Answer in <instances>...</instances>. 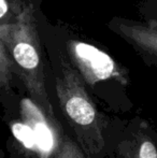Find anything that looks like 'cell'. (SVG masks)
Returning a JSON list of instances; mask_svg holds the SVG:
<instances>
[{"mask_svg": "<svg viewBox=\"0 0 157 158\" xmlns=\"http://www.w3.org/2000/svg\"><path fill=\"white\" fill-rule=\"evenodd\" d=\"M0 38L12 58L15 74L24 83L30 99L51 121L57 123L45 85L36 9L31 1H26L14 23L0 25Z\"/></svg>", "mask_w": 157, "mask_h": 158, "instance_id": "obj_1", "label": "cell"}, {"mask_svg": "<svg viewBox=\"0 0 157 158\" xmlns=\"http://www.w3.org/2000/svg\"><path fill=\"white\" fill-rule=\"evenodd\" d=\"M56 94L65 118L88 154H98L105 145L102 119L76 69L61 61L56 75Z\"/></svg>", "mask_w": 157, "mask_h": 158, "instance_id": "obj_2", "label": "cell"}, {"mask_svg": "<svg viewBox=\"0 0 157 158\" xmlns=\"http://www.w3.org/2000/svg\"><path fill=\"white\" fill-rule=\"evenodd\" d=\"M67 52L73 67L88 85L107 80H115L121 84L127 82L125 69L100 48L76 40H69Z\"/></svg>", "mask_w": 157, "mask_h": 158, "instance_id": "obj_3", "label": "cell"}, {"mask_svg": "<svg viewBox=\"0 0 157 158\" xmlns=\"http://www.w3.org/2000/svg\"><path fill=\"white\" fill-rule=\"evenodd\" d=\"M116 29L139 50L157 57V28L136 23H119Z\"/></svg>", "mask_w": 157, "mask_h": 158, "instance_id": "obj_4", "label": "cell"}, {"mask_svg": "<svg viewBox=\"0 0 157 158\" xmlns=\"http://www.w3.org/2000/svg\"><path fill=\"white\" fill-rule=\"evenodd\" d=\"M123 158H157V146L151 135L139 130L121 145Z\"/></svg>", "mask_w": 157, "mask_h": 158, "instance_id": "obj_5", "label": "cell"}, {"mask_svg": "<svg viewBox=\"0 0 157 158\" xmlns=\"http://www.w3.org/2000/svg\"><path fill=\"white\" fill-rule=\"evenodd\" d=\"M15 74L14 64L0 38V97L6 98L12 94L13 75Z\"/></svg>", "mask_w": 157, "mask_h": 158, "instance_id": "obj_6", "label": "cell"}, {"mask_svg": "<svg viewBox=\"0 0 157 158\" xmlns=\"http://www.w3.org/2000/svg\"><path fill=\"white\" fill-rule=\"evenodd\" d=\"M25 3L26 0H0V25L14 23Z\"/></svg>", "mask_w": 157, "mask_h": 158, "instance_id": "obj_7", "label": "cell"}, {"mask_svg": "<svg viewBox=\"0 0 157 158\" xmlns=\"http://www.w3.org/2000/svg\"><path fill=\"white\" fill-rule=\"evenodd\" d=\"M48 158H86L83 151L76 143L69 139H60L57 148Z\"/></svg>", "mask_w": 157, "mask_h": 158, "instance_id": "obj_8", "label": "cell"}, {"mask_svg": "<svg viewBox=\"0 0 157 158\" xmlns=\"http://www.w3.org/2000/svg\"><path fill=\"white\" fill-rule=\"evenodd\" d=\"M0 158H4V156H3V152H2L1 148H0Z\"/></svg>", "mask_w": 157, "mask_h": 158, "instance_id": "obj_9", "label": "cell"}, {"mask_svg": "<svg viewBox=\"0 0 157 158\" xmlns=\"http://www.w3.org/2000/svg\"><path fill=\"white\" fill-rule=\"evenodd\" d=\"M86 158H87V157H86Z\"/></svg>", "mask_w": 157, "mask_h": 158, "instance_id": "obj_10", "label": "cell"}]
</instances>
